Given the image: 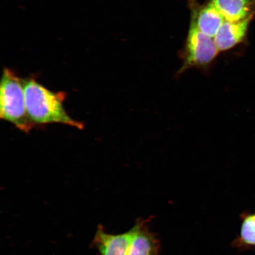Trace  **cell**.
<instances>
[{
  "mask_svg": "<svg viewBox=\"0 0 255 255\" xmlns=\"http://www.w3.org/2000/svg\"><path fill=\"white\" fill-rule=\"evenodd\" d=\"M25 106L36 126L60 124L83 129L84 124L70 117L63 107L66 94L49 90L34 79H23Z\"/></svg>",
  "mask_w": 255,
  "mask_h": 255,
  "instance_id": "cell-1",
  "label": "cell"
},
{
  "mask_svg": "<svg viewBox=\"0 0 255 255\" xmlns=\"http://www.w3.org/2000/svg\"><path fill=\"white\" fill-rule=\"evenodd\" d=\"M0 118L25 133L36 127L28 116L23 79L7 68L3 71L0 85Z\"/></svg>",
  "mask_w": 255,
  "mask_h": 255,
  "instance_id": "cell-2",
  "label": "cell"
},
{
  "mask_svg": "<svg viewBox=\"0 0 255 255\" xmlns=\"http://www.w3.org/2000/svg\"><path fill=\"white\" fill-rule=\"evenodd\" d=\"M219 52L214 39L202 33L191 21L181 56L182 65L176 75L180 76L190 69L207 70L215 61Z\"/></svg>",
  "mask_w": 255,
  "mask_h": 255,
  "instance_id": "cell-3",
  "label": "cell"
},
{
  "mask_svg": "<svg viewBox=\"0 0 255 255\" xmlns=\"http://www.w3.org/2000/svg\"><path fill=\"white\" fill-rule=\"evenodd\" d=\"M136 229L135 224L124 234H108L103 226H99L91 246L97 249L101 255H127L130 242Z\"/></svg>",
  "mask_w": 255,
  "mask_h": 255,
  "instance_id": "cell-4",
  "label": "cell"
},
{
  "mask_svg": "<svg viewBox=\"0 0 255 255\" xmlns=\"http://www.w3.org/2000/svg\"><path fill=\"white\" fill-rule=\"evenodd\" d=\"M191 9V21L202 33L210 37H215L225 19L221 12L210 1L205 5H199L192 0L190 3Z\"/></svg>",
  "mask_w": 255,
  "mask_h": 255,
  "instance_id": "cell-5",
  "label": "cell"
},
{
  "mask_svg": "<svg viewBox=\"0 0 255 255\" xmlns=\"http://www.w3.org/2000/svg\"><path fill=\"white\" fill-rule=\"evenodd\" d=\"M255 15L238 21L225 20L214 40L219 52H225L238 45L246 39L249 27Z\"/></svg>",
  "mask_w": 255,
  "mask_h": 255,
  "instance_id": "cell-6",
  "label": "cell"
},
{
  "mask_svg": "<svg viewBox=\"0 0 255 255\" xmlns=\"http://www.w3.org/2000/svg\"><path fill=\"white\" fill-rule=\"evenodd\" d=\"M136 229L129 245L127 255H159L160 242L142 219L135 223Z\"/></svg>",
  "mask_w": 255,
  "mask_h": 255,
  "instance_id": "cell-7",
  "label": "cell"
},
{
  "mask_svg": "<svg viewBox=\"0 0 255 255\" xmlns=\"http://www.w3.org/2000/svg\"><path fill=\"white\" fill-rule=\"evenodd\" d=\"M226 20L238 21L255 15V0H210Z\"/></svg>",
  "mask_w": 255,
  "mask_h": 255,
  "instance_id": "cell-8",
  "label": "cell"
},
{
  "mask_svg": "<svg viewBox=\"0 0 255 255\" xmlns=\"http://www.w3.org/2000/svg\"><path fill=\"white\" fill-rule=\"evenodd\" d=\"M240 233L232 247L240 251H255V212H245L241 215Z\"/></svg>",
  "mask_w": 255,
  "mask_h": 255,
  "instance_id": "cell-9",
  "label": "cell"
}]
</instances>
